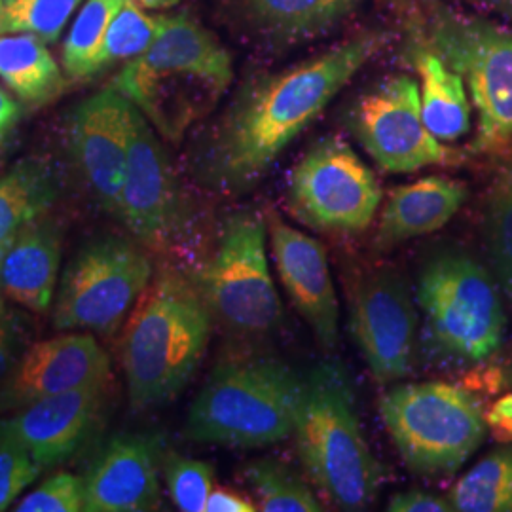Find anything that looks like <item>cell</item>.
<instances>
[{
  "label": "cell",
  "instance_id": "obj_18",
  "mask_svg": "<svg viewBox=\"0 0 512 512\" xmlns=\"http://www.w3.org/2000/svg\"><path fill=\"white\" fill-rule=\"evenodd\" d=\"M105 403L107 382L27 404L4 423L40 469H50L76 456L90 442L101 427Z\"/></svg>",
  "mask_w": 512,
  "mask_h": 512
},
{
  "label": "cell",
  "instance_id": "obj_2",
  "mask_svg": "<svg viewBox=\"0 0 512 512\" xmlns=\"http://www.w3.org/2000/svg\"><path fill=\"white\" fill-rule=\"evenodd\" d=\"M156 38L110 86L139 109L156 133L179 143L226 95L234 67L228 50L188 14L158 16Z\"/></svg>",
  "mask_w": 512,
  "mask_h": 512
},
{
  "label": "cell",
  "instance_id": "obj_15",
  "mask_svg": "<svg viewBox=\"0 0 512 512\" xmlns=\"http://www.w3.org/2000/svg\"><path fill=\"white\" fill-rule=\"evenodd\" d=\"M131 103L112 86L74 107L67 143L74 169L93 200L118 217L126 181Z\"/></svg>",
  "mask_w": 512,
  "mask_h": 512
},
{
  "label": "cell",
  "instance_id": "obj_36",
  "mask_svg": "<svg viewBox=\"0 0 512 512\" xmlns=\"http://www.w3.org/2000/svg\"><path fill=\"white\" fill-rule=\"evenodd\" d=\"M23 120V103L0 84V154L10 147Z\"/></svg>",
  "mask_w": 512,
  "mask_h": 512
},
{
  "label": "cell",
  "instance_id": "obj_13",
  "mask_svg": "<svg viewBox=\"0 0 512 512\" xmlns=\"http://www.w3.org/2000/svg\"><path fill=\"white\" fill-rule=\"evenodd\" d=\"M348 128L387 173H414L459 162L458 152L440 143L425 126L420 86L406 74H393L361 93L349 109Z\"/></svg>",
  "mask_w": 512,
  "mask_h": 512
},
{
  "label": "cell",
  "instance_id": "obj_38",
  "mask_svg": "<svg viewBox=\"0 0 512 512\" xmlns=\"http://www.w3.org/2000/svg\"><path fill=\"white\" fill-rule=\"evenodd\" d=\"M19 340L8 319L0 321V385L10 376L19 361Z\"/></svg>",
  "mask_w": 512,
  "mask_h": 512
},
{
  "label": "cell",
  "instance_id": "obj_42",
  "mask_svg": "<svg viewBox=\"0 0 512 512\" xmlns=\"http://www.w3.org/2000/svg\"><path fill=\"white\" fill-rule=\"evenodd\" d=\"M6 249H0V264H2V256H4ZM8 319V310H6V294H4V287H2V277H0V321Z\"/></svg>",
  "mask_w": 512,
  "mask_h": 512
},
{
  "label": "cell",
  "instance_id": "obj_17",
  "mask_svg": "<svg viewBox=\"0 0 512 512\" xmlns=\"http://www.w3.org/2000/svg\"><path fill=\"white\" fill-rule=\"evenodd\" d=\"M275 270L300 317L321 346L338 342L340 308L330 275L325 247L315 238L287 224L277 213L266 217Z\"/></svg>",
  "mask_w": 512,
  "mask_h": 512
},
{
  "label": "cell",
  "instance_id": "obj_28",
  "mask_svg": "<svg viewBox=\"0 0 512 512\" xmlns=\"http://www.w3.org/2000/svg\"><path fill=\"white\" fill-rule=\"evenodd\" d=\"M158 25L160 19L148 16L137 0H126L110 21L101 46L86 69L84 82L107 73L116 65H126L133 57L143 54L156 38Z\"/></svg>",
  "mask_w": 512,
  "mask_h": 512
},
{
  "label": "cell",
  "instance_id": "obj_3",
  "mask_svg": "<svg viewBox=\"0 0 512 512\" xmlns=\"http://www.w3.org/2000/svg\"><path fill=\"white\" fill-rule=\"evenodd\" d=\"M293 435L302 469L334 507L365 511L376 501L384 471L368 446L355 385L340 361H321L302 376Z\"/></svg>",
  "mask_w": 512,
  "mask_h": 512
},
{
  "label": "cell",
  "instance_id": "obj_25",
  "mask_svg": "<svg viewBox=\"0 0 512 512\" xmlns=\"http://www.w3.org/2000/svg\"><path fill=\"white\" fill-rule=\"evenodd\" d=\"M260 27L283 38L319 37L348 19L363 0H243Z\"/></svg>",
  "mask_w": 512,
  "mask_h": 512
},
{
  "label": "cell",
  "instance_id": "obj_16",
  "mask_svg": "<svg viewBox=\"0 0 512 512\" xmlns=\"http://www.w3.org/2000/svg\"><path fill=\"white\" fill-rule=\"evenodd\" d=\"M110 359L92 334L74 332L38 342L0 385V410L109 382Z\"/></svg>",
  "mask_w": 512,
  "mask_h": 512
},
{
  "label": "cell",
  "instance_id": "obj_26",
  "mask_svg": "<svg viewBox=\"0 0 512 512\" xmlns=\"http://www.w3.org/2000/svg\"><path fill=\"white\" fill-rule=\"evenodd\" d=\"M452 511L512 512V448H497L459 478L448 494Z\"/></svg>",
  "mask_w": 512,
  "mask_h": 512
},
{
  "label": "cell",
  "instance_id": "obj_35",
  "mask_svg": "<svg viewBox=\"0 0 512 512\" xmlns=\"http://www.w3.org/2000/svg\"><path fill=\"white\" fill-rule=\"evenodd\" d=\"M385 509L389 512H450L452 505L448 497L423 490H404L393 495Z\"/></svg>",
  "mask_w": 512,
  "mask_h": 512
},
{
  "label": "cell",
  "instance_id": "obj_39",
  "mask_svg": "<svg viewBox=\"0 0 512 512\" xmlns=\"http://www.w3.org/2000/svg\"><path fill=\"white\" fill-rule=\"evenodd\" d=\"M486 425L501 442H512V393L495 401L486 416Z\"/></svg>",
  "mask_w": 512,
  "mask_h": 512
},
{
  "label": "cell",
  "instance_id": "obj_30",
  "mask_svg": "<svg viewBox=\"0 0 512 512\" xmlns=\"http://www.w3.org/2000/svg\"><path fill=\"white\" fill-rule=\"evenodd\" d=\"M126 0H86L61 48L63 71L74 82H84L86 69L99 50L110 21Z\"/></svg>",
  "mask_w": 512,
  "mask_h": 512
},
{
  "label": "cell",
  "instance_id": "obj_21",
  "mask_svg": "<svg viewBox=\"0 0 512 512\" xmlns=\"http://www.w3.org/2000/svg\"><path fill=\"white\" fill-rule=\"evenodd\" d=\"M46 217L31 222L10 241L0 264L6 298L35 313L52 308L61 260V230Z\"/></svg>",
  "mask_w": 512,
  "mask_h": 512
},
{
  "label": "cell",
  "instance_id": "obj_20",
  "mask_svg": "<svg viewBox=\"0 0 512 512\" xmlns=\"http://www.w3.org/2000/svg\"><path fill=\"white\" fill-rule=\"evenodd\" d=\"M465 200V184L440 175L391 190L374 236L376 251H391L404 241L429 236L444 228L456 217Z\"/></svg>",
  "mask_w": 512,
  "mask_h": 512
},
{
  "label": "cell",
  "instance_id": "obj_23",
  "mask_svg": "<svg viewBox=\"0 0 512 512\" xmlns=\"http://www.w3.org/2000/svg\"><path fill=\"white\" fill-rule=\"evenodd\" d=\"M0 80L31 109L54 103L67 90V78L46 42L21 33L0 35Z\"/></svg>",
  "mask_w": 512,
  "mask_h": 512
},
{
  "label": "cell",
  "instance_id": "obj_9",
  "mask_svg": "<svg viewBox=\"0 0 512 512\" xmlns=\"http://www.w3.org/2000/svg\"><path fill=\"white\" fill-rule=\"evenodd\" d=\"M425 42L463 78L476 109L475 150L492 152L512 139V29L440 8Z\"/></svg>",
  "mask_w": 512,
  "mask_h": 512
},
{
  "label": "cell",
  "instance_id": "obj_19",
  "mask_svg": "<svg viewBox=\"0 0 512 512\" xmlns=\"http://www.w3.org/2000/svg\"><path fill=\"white\" fill-rule=\"evenodd\" d=\"M160 501L158 442L129 433L112 437L84 478V511H156Z\"/></svg>",
  "mask_w": 512,
  "mask_h": 512
},
{
  "label": "cell",
  "instance_id": "obj_5",
  "mask_svg": "<svg viewBox=\"0 0 512 512\" xmlns=\"http://www.w3.org/2000/svg\"><path fill=\"white\" fill-rule=\"evenodd\" d=\"M416 304L421 353L439 365H476L505 342L507 313L492 274L471 255L444 249L421 264Z\"/></svg>",
  "mask_w": 512,
  "mask_h": 512
},
{
  "label": "cell",
  "instance_id": "obj_8",
  "mask_svg": "<svg viewBox=\"0 0 512 512\" xmlns=\"http://www.w3.org/2000/svg\"><path fill=\"white\" fill-rule=\"evenodd\" d=\"M213 321L239 338H262L283 321L268 260L266 217L239 211L224 220L217 247L190 275Z\"/></svg>",
  "mask_w": 512,
  "mask_h": 512
},
{
  "label": "cell",
  "instance_id": "obj_37",
  "mask_svg": "<svg viewBox=\"0 0 512 512\" xmlns=\"http://www.w3.org/2000/svg\"><path fill=\"white\" fill-rule=\"evenodd\" d=\"M207 512H253L258 511L255 501L247 495L238 494L230 488H213L209 494Z\"/></svg>",
  "mask_w": 512,
  "mask_h": 512
},
{
  "label": "cell",
  "instance_id": "obj_4",
  "mask_svg": "<svg viewBox=\"0 0 512 512\" xmlns=\"http://www.w3.org/2000/svg\"><path fill=\"white\" fill-rule=\"evenodd\" d=\"M213 315L190 275L162 270L129 313L122 366L133 410L175 399L202 363Z\"/></svg>",
  "mask_w": 512,
  "mask_h": 512
},
{
  "label": "cell",
  "instance_id": "obj_41",
  "mask_svg": "<svg viewBox=\"0 0 512 512\" xmlns=\"http://www.w3.org/2000/svg\"><path fill=\"white\" fill-rule=\"evenodd\" d=\"M137 2L148 10H165V8H171V6L179 4L181 0H137Z\"/></svg>",
  "mask_w": 512,
  "mask_h": 512
},
{
  "label": "cell",
  "instance_id": "obj_1",
  "mask_svg": "<svg viewBox=\"0 0 512 512\" xmlns=\"http://www.w3.org/2000/svg\"><path fill=\"white\" fill-rule=\"evenodd\" d=\"M385 42L382 33H361L289 69L243 84L194 152L196 179L224 196L255 188Z\"/></svg>",
  "mask_w": 512,
  "mask_h": 512
},
{
  "label": "cell",
  "instance_id": "obj_31",
  "mask_svg": "<svg viewBox=\"0 0 512 512\" xmlns=\"http://www.w3.org/2000/svg\"><path fill=\"white\" fill-rule=\"evenodd\" d=\"M82 0H2L0 35H33L54 44Z\"/></svg>",
  "mask_w": 512,
  "mask_h": 512
},
{
  "label": "cell",
  "instance_id": "obj_11",
  "mask_svg": "<svg viewBox=\"0 0 512 512\" xmlns=\"http://www.w3.org/2000/svg\"><path fill=\"white\" fill-rule=\"evenodd\" d=\"M152 281L147 249L129 239H95L69 262L55 298L54 327L112 334Z\"/></svg>",
  "mask_w": 512,
  "mask_h": 512
},
{
  "label": "cell",
  "instance_id": "obj_6",
  "mask_svg": "<svg viewBox=\"0 0 512 512\" xmlns=\"http://www.w3.org/2000/svg\"><path fill=\"white\" fill-rule=\"evenodd\" d=\"M302 376L274 357L222 359L188 410L190 440L262 448L293 435Z\"/></svg>",
  "mask_w": 512,
  "mask_h": 512
},
{
  "label": "cell",
  "instance_id": "obj_34",
  "mask_svg": "<svg viewBox=\"0 0 512 512\" xmlns=\"http://www.w3.org/2000/svg\"><path fill=\"white\" fill-rule=\"evenodd\" d=\"M18 512H78L84 511V478L59 473L44 480L37 490L25 495Z\"/></svg>",
  "mask_w": 512,
  "mask_h": 512
},
{
  "label": "cell",
  "instance_id": "obj_44",
  "mask_svg": "<svg viewBox=\"0 0 512 512\" xmlns=\"http://www.w3.org/2000/svg\"><path fill=\"white\" fill-rule=\"evenodd\" d=\"M0 19H2V0H0Z\"/></svg>",
  "mask_w": 512,
  "mask_h": 512
},
{
  "label": "cell",
  "instance_id": "obj_7",
  "mask_svg": "<svg viewBox=\"0 0 512 512\" xmlns=\"http://www.w3.org/2000/svg\"><path fill=\"white\" fill-rule=\"evenodd\" d=\"M380 416L406 469L421 478L458 473L486 437L475 397L444 382L391 387L380 401Z\"/></svg>",
  "mask_w": 512,
  "mask_h": 512
},
{
  "label": "cell",
  "instance_id": "obj_33",
  "mask_svg": "<svg viewBox=\"0 0 512 512\" xmlns=\"http://www.w3.org/2000/svg\"><path fill=\"white\" fill-rule=\"evenodd\" d=\"M40 471L29 450L0 420V511H6L37 480Z\"/></svg>",
  "mask_w": 512,
  "mask_h": 512
},
{
  "label": "cell",
  "instance_id": "obj_24",
  "mask_svg": "<svg viewBox=\"0 0 512 512\" xmlns=\"http://www.w3.org/2000/svg\"><path fill=\"white\" fill-rule=\"evenodd\" d=\"M59 196L54 167L42 158H23L0 175V249L31 222L46 217Z\"/></svg>",
  "mask_w": 512,
  "mask_h": 512
},
{
  "label": "cell",
  "instance_id": "obj_12",
  "mask_svg": "<svg viewBox=\"0 0 512 512\" xmlns=\"http://www.w3.org/2000/svg\"><path fill=\"white\" fill-rule=\"evenodd\" d=\"M289 211L323 234H361L376 219L382 188L372 169L336 135L317 141L294 165L287 186Z\"/></svg>",
  "mask_w": 512,
  "mask_h": 512
},
{
  "label": "cell",
  "instance_id": "obj_10",
  "mask_svg": "<svg viewBox=\"0 0 512 512\" xmlns=\"http://www.w3.org/2000/svg\"><path fill=\"white\" fill-rule=\"evenodd\" d=\"M118 219L141 247L158 255L184 253L196 230V213L179 171L156 129L133 105Z\"/></svg>",
  "mask_w": 512,
  "mask_h": 512
},
{
  "label": "cell",
  "instance_id": "obj_43",
  "mask_svg": "<svg viewBox=\"0 0 512 512\" xmlns=\"http://www.w3.org/2000/svg\"><path fill=\"white\" fill-rule=\"evenodd\" d=\"M391 2H395V4H399V6H414V4L427 2V0H391Z\"/></svg>",
  "mask_w": 512,
  "mask_h": 512
},
{
  "label": "cell",
  "instance_id": "obj_27",
  "mask_svg": "<svg viewBox=\"0 0 512 512\" xmlns=\"http://www.w3.org/2000/svg\"><path fill=\"white\" fill-rule=\"evenodd\" d=\"M243 478L262 512H319L321 501L310 484L287 463L274 458L258 459L245 467Z\"/></svg>",
  "mask_w": 512,
  "mask_h": 512
},
{
  "label": "cell",
  "instance_id": "obj_14",
  "mask_svg": "<svg viewBox=\"0 0 512 512\" xmlns=\"http://www.w3.org/2000/svg\"><path fill=\"white\" fill-rule=\"evenodd\" d=\"M349 332L378 384L401 382L414 370L420 313L399 270L374 266L355 277Z\"/></svg>",
  "mask_w": 512,
  "mask_h": 512
},
{
  "label": "cell",
  "instance_id": "obj_40",
  "mask_svg": "<svg viewBox=\"0 0 512 512\" xmlns=\"http://www.w3.org/2000/svg\"><path fill=\"white\" fill-rule=\"evenodd\" d=\"M478 2L482 6L494 10V12H499V14L507 16V18H512V0H478Z\"/></svg>",
  "mask_w": 512,
  "mask_h": 512
},
{
  "label": "cell",
  "instance_id": "obj_29",
  "mask_svg": "<svg viewBox=\"0 0 512 512\" xmlns=\"http://www.w3.org/2000/svg\"><path fill=\"white\" fill-rule=\"evenodd\" d=\"M484 238L495 281L512 306V162L499 171L492 184L484 209Z\"/></svg>",
  "mask_w": 512,
  "mask_h": 512
},
{
  "label": "cell",
  "instance_id": "obj_32",
  "mask_svg": "<svg viewBox=\"0 0 512 512\" xmlns=\"http://www.w3.org/2000/svg\"><path fill=\"white\" fill-rule=\"evenodd\" d=\"M165 482L179 511L202 512L215 488V471L209 463L171 454L165 461Z\"/></svg>",
  "mask_w": 512,
  "mask_h": 512
},
{
  "label": "cell",
  "instance_id": "obj_22",
  "mask_svg": "<svg viewBox=\"0 0 512 512\" xmlns=\"http://www.w3.org/2000/svg\"><path fill=\"white\" fill-rule=\"evenodd\" d=\"M408 57L420 80L421 114L427 129L444 145L467 135L471 101L463 78L421 40L410 46Z\"/></svg>",
  "mask_w": 512,
  "mask_h": 512
}]
</instances>
